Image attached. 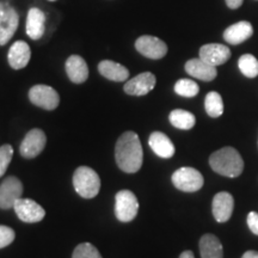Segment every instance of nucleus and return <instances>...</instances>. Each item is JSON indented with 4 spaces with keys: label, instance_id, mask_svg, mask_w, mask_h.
Wrapping results in <instances>:
<instances>
[{
    "label": "nucleus",
    "instance_id": "1",
    "mask_svg": "<svg viewBox=\"0 0 258 258\" xmlns=\"http://www.w3.org/2000/svg\"><path fill=\"white\" fill-rule=\"evenodd\" d=\"M117 166L125 173H135L143 166L144 152L140 139L134 132H125L118 138L115 147Z\"/></svg>",
    "mask_w": 258,
    "mask_h": 258
},
{
    "label": "nucleus",
    "instance_id": "2",
    "mask_svg": "<svg viewBox=\"0 0 258 258\" xmlns=\"http://www.w3.org/2000/svg\"><path fill=\"white\" fill-rule=\"evenodd\" d=\"M209 165L219 175L234 178L243 172L244 160L235 148L224 147L212 154Z\"/></svg>",
    "mask_w": 258,
    "mask_h": 258
},
{
    "label": "nucleus",
    "instance_id": "3",
    "mask_svg": "<svg viewBox=\"0 0 258 258\" xmlns=\"http://www.w3.org/2000/svg\"><path fill=\"white\" fill-rule=\"evenodd\" d=\"M73 185L82 198L93 199L101 189V178L91 167L80 166L73 175Z\"/></svg>",
    "mask_w": 258,
    "mask_h": 258
},
{
    "label": "nucleus",
    "instance_id": "4",
    "mask_svg": "<svg viewBox=\"0 0 258 258\" xmlns=\"http://www.w3.org/2000/svg\"><path fill=\"white\" fill-rule=\"evenodd\" d=\"M172 183L180 191L195 192L202 188L205 179L200 171L185 166L173 172Z\"/></svg>",
    "mask_w": 258,
    "mask_h": 258
},
{
    "label": "nucleus",
    "instance_id": "5",
    "mask_svg": "<svg viewBox=\"0 0 258 258\" xmlns=\"http://www.w3.org/2000/svg\"><path fill=\"white\" fill-rule=\"evenodd\" d=\"M19 24L17 11L9 3L0 2V47L14 37Z\"/></svg>",
    "mask_w": 258,
    "mask_h": 258
},
{
    "label": "nucleus",
    "instance_id": "6",
    "mask_svg": "<svg viewBox=\"0 0 258 258\" xmlns=\"http://www.w3.org/2000/svg\"><path fill=\"white\" fill-rule=\"evenodd\" d=\"M139 202L129 190H121L115 196V215L121 222H129L137 217Z\"/></svg>",
    "mask_w": 258,
    "mask_h": 258
},
{
    "label": "nucleus",
    "instance_id": "7",
    "mask_svg": "<svg viewBox=\"0 0 258 258\" xmlns=\"http://www.w3.org/2000/svg\"><path fill=\"white\" fill-rule=\"evenodd\" d=\"M29 98L32 104L44 110H54L60 103V97L55 90L48 85H35L29 91Z\"/></svg>",
    "mask_w": 258,
    "mask_h": 258
},
{
    "label": "nucleus",
    "instance_id": "8",
    "mask_svg": "<svg viewBox=\"0 0 258 258\" xmlns=\"http://www.w3.org/2000/svg\"><path fill=\"white\" fill-rule=\"evenodd\" d=\"M135 48L141 55L152 60H159L164 57L167 53V46L160 38L145 35L139 37L135 42Z\"/></svg>",
    "mask_w": 258,
    "mask_h": 258
},
{
    "label": "nucleus",
    "instance_id": "9",
    "mask_svg": "<svg viewBox=\"0 0 258 258\" xmlns=\"http://www.w3.org/2000/svg\"><path fill=\"white\" fill-rule=\"evenodd\" d=\"M47 143V137L41 129L35 128L31 129L29 133L25 135V138L22 141L21 147H19V152L21 156L31 159V158L37 157L42 151L44 150Z\"/></svg>",
    "mask_w": 258,
    "mask_h": 258
},
{
    "label": "nucleus",
    "instance_id": "10",
    "mask_svg": "<svg viewBox=\"0 0 258 258\" xmlns=\"http://www.w3.org/2000/svg\"><path fill=\"white\" fill-rule=\"evenodd\" d=\"M23 184L17 177H8L0 185V208H14L17 200L22 198Z\"/></svg>",
    "mask_w": 258,
    "mask_h": 258
},
{
    "label": "nucleus",
    "instance_id": "11",
    "mask_svg": "<svg viewBox=\"0 0 258 258\" xmlns=\"http://www.w3.org/2000/svg\"><path fill=\"white\" fill-rule=\"evenodd\" d=\"M14 209L17 217L22 221L28 222V224L38 222L46 217V211L37 202L32 201L30 199L21 198L17 200L14 206Z\"/></svg>",
    "mask_w": 258,
    "mask_h": 258
},
{
    "label": "nucleus",
    "instance_id": "12",
    "mask_svg": "<svg viewBox=\"0 0 258 258\" xmlns=\"http://www.w3.org/2000/svg\"><path fill=\"white\" fill-rule=\"evenodd\" d=\"M156 76L151 72H145L134 77L124 84L123 89L127 95L131 96H145L150 93L156 86Z\"/></svg>",
    "mask_w": 258,
    "mask_h": 258
},
{
    "label": "nucleus",
    "instance_id": "13",
    "mask_svg": "<svg viewBox=\"0 0 258 258\" xmlns=\"http://www.w3.org/2000/svg\"><path fill=\"white\" fill-rule=\"evenodd\" d=\"M231 57L230 48L220 43H209L200 48V59L212 64V66H220Z\"/></svg>",
    "mask_w": 258,
    "mask_h": 258
},
{
    "label": "nucleus",
    "instance_id": "14",
    "mask_svg": "<svg viewBox=\"0 0 258 258\" xmlns=\"http://www.w3.org/2000/svg\"><path fill=\"white\" fill-rule=\"evenodd\" d=\"M234 208V199L230 192H218L213 199L212 211L214 219L218 222H226L230 220Z\"/></svg>",
    "mask_w": 258,
    "mask_h": 258
},
{
    "label": "nucleus",
    "instance_id": "15",
    "mask_svg": "<svg viewBox=\"0 0 258 258\" xmlns=\"http://www.w3.org/2000/svg\"><path fill=\"white\" fill-rule=\"evenodd\" d=\"M185 71L190 77L203 80V82H212L217 78V67L212 66L202 59H191L185 63Z\"/></svg>",
    "mask_w": 258,
    "mask_h": 258
},
{
    "label": "nucleus",
    "instance_id": "16",
    "mask_svg": "<svg viewBox=\"0 0 258 258\" xmlns=\"http://www.w3.org/2000/svg\"><path fill=\"white\" fill-rule=\"evenodd\" d=\"M31 56L30 47L27 42L16 41L10 48L8 54V60L10 66L14 70H22L29 63Z\"/></svg>",
    "mask_w": 258,
    "mask_h": 258
},
{
    "label": "nucleus",
    "instance_id": "17",
    "mask_svg": "<svg viewBox=\"0 0 258 258\" xmlns=\"http://www.w3.org/2000/svg\"><path fill=\"white\" fill-rule=\"evenodd\" d=\"M252 34L253 28L251 23L246 21H240L226 29L224 31V40L227 43L237 46V44H240L249 40L252 36Z\"/></svg>",
    "mask_w": 258,
    "mask_h": 258
},
{
    "label": "nucleus",
    "instance_id": "18",
    "mask_svg": "<svg viewBox=\"0 0 258 258\" xmlns=\"http://www.w3.org/2000/svg\"><path fill=\"white\" fill-rule=\"evenodd\" d=\"M25 29L27 35L31 40H40L46 31V15L37 8L29 10Z\"/></svg>",
    "mask_w": 258,
    "mask_h": 258
},
{
    "label": "nucleus",
    "instance_id": "19",
    "mask_svg": "<svg viewBox=\"0 0 258 258\" xmlns=\"http://www.w3.org/2000/svg\"><path fill=\"white\" fill-rule=\"evenodd\" d=\"M66 73L74 84L85 83L89 78L88 63L79 55L70 56L66 61Z\"/></svg>",
    "mask_w": 258,
    "mask_h": 258
},
{
    "label": "nucleus",
    "instance_id": "20",
    "mask_svg": "<svg viewBox=\"0 0 258 258\" xmlns=\"http://www.w3.org/2000/svg\"><path fill=\"white\" fill-rule=\"evenodd\" d=\"M148 145L152 148V151L160 158H171L175 154V146L169 137L161 132H154L150 135Z\"/></svg>",
    "mask_w": 258,
    "mask_h": 258
},
{
    "label": "nucleus",
    "instance_id": "21",
    "mask_svg": "<svg viewBox=\"0 0 258 258\" xmlns=\"http://www.w3.org/2000/svg\"><path fill=\"white\" fill-rule=\"evenodd\" d=\"M98 71L104 78L112 82H124L129 77V71L124 66L111 60H104L99 62Z\"/></svg>",
    "mask_w": 258,
    "mask_h": 258
},
{
    "label": "nucleus",
    "instance_id": "22",
    "mask_svg": "<svg viewBox=\"0 0 258 258\" xmlns=\"http://www.w3.org/2000/svg\"><path fill=\"white\" fill-rule=\"evenodd\" d=\"M201 258H224L221 241L214 234H205L200 239Z\"/></svg>",
    "mask_w": 258,
    "mask_h": 258
},
{
    "label": "nucleus",
    "instance_id": "23",
    "mask_svg": "<svg viewBox=\"0 0 258 258\" xmlns=\"http://www.w3.org/2000/svg\"><path fill=\"white\" fill-rule=\"evenodd\" d=\"M169 120L173 127L184 129V131L191 129L196 123V118L194 114H191L190 111L182 110V109H176V110L171 111Z\"/></svg>",
    "mask_w": 258,
    "mask_h": 258
},
{
    "label": "nucleus",
    "instance_id": "24",
    "mask_svg": "<svg viewBox=\"0 0 258 258\" xmlns=\"http://www.w3.org/2000/svg\"><path fill=\"white\" fill-rule=\"evenodd\" d=\"M205 108L211 117H220L224 114V102L220 93L212 91L206 96Z\"/></svg>",
    "mask_w": 258,
    "mask_h": 258
},
{
    "label": "nucleus",
    "instance_id": "25",
    "mask_svg": "<svg viewBox=\"0 0 258 258\" xmlns=\"http://www.w3.org/2000/svg\"><path fill=\"white\" fill-rule=\"evenodd\" d=\"M240 72L247 78H256L258 76V60L251 54H244L238 61Z\"/></svg>",
    "mask_w": 258,
    "mask_h": 258
},
{
    "label": "nucleus",
    "instance_id": "26",
    "mask_svg": "<svg viewBox=\"0 0 258 258\" xmlns=\"http://www.w3.org/2000/svg\"><path fill=\"white\" fill-rule=\"evenodd\" d=\"M200 91L199 85L191 79H179L175 84V92L178 96L191 98L195 97Z\"/></svg>",
    "mask_w": 258,
    "mask_h": 258
},
{
    "label": "nucleus",
    "instance_id": "27",
    "mask_svg": "<svg viewBox=\"0 0 258 258\" xmlns=\"http://www.w3.org/2000/svg\"><path fill=\"white\" fill-rule=\"evenodd\" d=\"M72 258H102L96 246L90 243L79 244L73 251Z\"/></svg>",
    "mask_w": 258,
    "mask_h": 258
},
{
    "label": "nucleus",
    "instance_id": "28",
    "mask_svg": "<svg viewBox=\"0 0 258 258\" xmlns=\"http://www.w3.org/2000/svg\"><path fill=\"white\" fill-rule=\"evenodd\" d=\"M14 157V148L11 145H3L0 147V177L4 176Z\"/></svg>",
    "mask_w": 258,
    "mask_h": 258
},
{
    "label": "nucleus",
    "instance_id": "29",
    "mask_svg": "<svg viewBox=\"0 0 258 258\" xmlns=\"http://www.w3.org/2000/svg\"><path fill=\"white\" fill-rule=\"evenodd\" d=\"M15 231L8 226L0 225V249L9 246L15 240Z\"/></svg>",
    "mask_w": 258,
    "mask_h": 258
},
{
    "label": "nucleus",
    "instance_id": "30",
    "mask_svg": "<svg viewBox=\"0 0 258 258\" xmlns=\"http://www.w3.org/2000/svg\"><path fill=\"white\" fill-rule=\"evenodd\" d=\"M247 226L253 234L258 235V214L256 212H250L247 215Z\"/></svg>",
    "mask_w": 258,
    "mask_h": 258
},
{
    "label": "nucleus",
    "instance_id": "31",
    "mask_svg": "<svg viewBox=\"0 0 258 258\" xmlns=\"http://www.w3.org/2000/svg\"><path fill=\"white\" fill-rule=\"evenodd\" d=\"M244 0H226V4H227V6L232 10L234 9H238L240 8L241 4H243Z\"/></svg>",
    "mask_w": 258,
    "mask_h": 258
},
{
    "label": "nucleus",
    "instance_id": "32",
    "mask_svg": "<svg viewBox=\"0 0 258 258\" xmlns=\"http://www.w3.org/2000/svg\"><path fill=\"white\" fill-rule=\"evenodd\" d=\"M241 258H258V252L257 251H252V250L246 251V252L241 256Z\"/></svg>",
    "mask_w": 258,
    "mask_h": 258
},
{
    "label": "nucleus",
    "instance_id": "33",
    "mask_svg": "<svg viewBox=\"0 0 258 258\" xmlns=\"http://www.w3.org/2000/svg\"><path fill=\"white\" fill-rule=\"evenodd\" d=\"M179 258H195V256H194V253L191 252V251L186 250V251H184V252L180 253Z\"/></svg>",
    "mask_w": 258,
    "mask_h": 258
},
{
    "label": "nucleus",
    "instance_id": "34",
    "mask_svg": "<svg viewBox=\"0 0 258 258\" xmlns=\"http://www.w3.org/2000/svg\"><path fill=\"white\" fill-rule=\"evenodd\" d=\"M49 2H55V0H49Z\"/></svg>",
    "mask_w": 258,
    "mask_h": 258
}]
</instances>
